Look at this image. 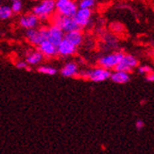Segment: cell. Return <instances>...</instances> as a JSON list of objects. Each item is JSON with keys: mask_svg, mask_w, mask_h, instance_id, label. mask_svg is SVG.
<instances>
[{"mask_svg": "<svg viewBox=\"0 0 154 154\" xmlns=\"http://www.w3.org/2000/svg\"><path fill=\"white\" fill-rule=\"evenodd\" d=\"M61 74L64 78H75L79 75V66L74 62H69L61 69Z\"/></svg>", "mask_w": 154, "mask_h": 154, "instance_id": "cell-14", "label": "cell"}, {"mask_svg": "<svg viewBox=\"0 0 154 154\" xmlns=\"http://www.w3.org/2000/svg\"><path fill=\"white\" fill-rule=\"evenodd\" d=\"M112 82L117 84H125L127 82H130L131 76L130 73L127 72H122V71H115L111 73V77H110Z\"/></svg>", "mask_w": 154, "mask_h": 154, "instance_id": "cell-15", "label": "cell"}, {"mask_svg": "<svg viewBox=\"0 0 154 154\" xmlns=\"http://www.w3.org/2000/svg\"><path fill=\"white\" fill-rule=\"evenodd\" d=\"M28 66L29 65L26 63V61H21L16 63V67L18 69H28Z\"/></svg>", "mask_w": 154, "mask_h": 154, "instance_id": "cell-22", "label": "cell"}, {"mask_svg": "<svg viewBox=\"0 0 154 154\" xmlns=\"http://www.w3.org/2000/svg\"><path fill=\"white\" fill-rule=\"evenodd\" d=\"M64 39V32L56 25H52L48 28V41L53 44L55 46L61 43Z\"/></svg>", "mask_w": 154, "mask_h": 154, "instance_id": "cell-9", "label": "cell"}, {"mask_svg": "<svg viewBox=\"0 0 154 154\" xmlns=\"http://www.w3.org/2000/svg\"><path fill=\"white\" fill-rule=\"evenodd\" d=\"M25 36L29 43H30L32 45L38 46L40 44L48 39V28L26 29L25 32Z\"/></svg>", "mask_w": 154, "mask_h": 154, "instance_id": "cell-6", "label": "cell"}, {"mask_svg": "<svg viewBox=\"0 0 154 154\" xmlns=\"http://www.w3.org/2000/svg\"><path fill=\"white\" fill-rule=\"evenodd\" d=\"M55 11V0H42L41 2L34 6L32 10V12L43 21L52 17V14Z\"/></svg>", "mask_w": 154, "mask_h": 154, "instance_id": "cell-1", "label": "cell"}, {"mask_svg": "<svg viewBox=\"0 0 154 154\" xmlns=\"http://www.w3.org/2000/svg\"><path fill=\"white\" fill-rule=\"evenodd\" d=\"M39 24H40V19L33 12L25 14L19 19V25L25 29H37Z\"/></svg>", "mask_w": 154, "mask_h": 154, "instance_id": "cell-11", "label": "cell"}, {"mask_svg": "<svg viewBox=\"0 0 154 154\" xmlns=\"http://www.w3.org/2000/svg\"><path fill=\"white\" fill-rule=\"evenodd\" d=\"M96 5V0H79L78 4L79 9H89L92 10Z\"/></svg>", "mask_w": 154, "mask_h": 154, "instance_id": "cell-19", "label": "cell"}, {"mask_svg": "<svg viewBox=\"0 0 154 154\" xmlns=\"http://www.w3.org/2000/svg\"><path fill=\"white\" fill-rule=\"evenodd\" d=\"M11 1H12V2H13V1H16V0H11Z\"/></svg>", "mask_w": 154, "mask_h": 154, "instance_id": "cell-25", "label": "cell"}, {"mask_svg": "<svg viewBox=\"0 0 154 154\" xmlns=\"http://www.w3.org/2000/svg\"><path fill=\"white\" fill-rule=\"evenodd\" d=\"M12 11L11 7L7 6V5H3L0 6V20H7L12 16Z\"/></svg>", "mask_w": 154, "mask_h": 154, "instance_id": "cell-18", "label": "cell"}, {"mask_svg": "<svg viewBox=\"0 0 154 154\" xmlns=\"http://www.w3.org/2000/svg\"><path fill=\"white\" fill-rule=\"evenodd\" d=\"M138 60L130 54H125L120 63L116 66L115 71H122L130 73L138 66Z\"/></svg>", "mask_w": 154, "mask_h": 154, "instance_id": "cell-7", "label": "cell"}, {"mask_svg": "<svg viewBox=\"0 0 154 154\" xmlns=\"http://www.w3.org/2000/svg\"><path fill=\"white\" fill-rule=\"evenodd\" d=\"M38 50L43 54L45 58H53L57 56V46L45 40L38 45Z\"/></svg>", "mask_w": 154, "mask_h": 154, "instance_id": "cell-12", "label": "cell"}, {"mask_svg": "<svg viewBox=\"0 0 154 154\" xmlns=\"http://www.w3.org/2000/svg\"><path fill=\"white\" fill-rule=\"evenodd\" d=\"M146 80H149V82H154V72L153 71L146 75Z\"/></svg>", "mask_w": 154, "mask_h": 154, "instance_id": "cell-24", "label": "cell"}, {"mask_svg": "<svg viewBox=\"0 0 154 154\" xmlns=\"http://www.w3.org/2000/svg\"><path fill=\"white\" fill-rule=\"evenodd\" d=\"M135 127H136V129H137L138 131H141V130L144 129V127H145V122L143 121V120L139 119V120H137L136 123H135Z\"/></svg>", "mask_w": 154, "mask_h": 154, "instance_id": "cell-23", "label": "cell"}, {"mask_svg": "<svg viewBox=\"0 0 154 154\" xmlns=\"http://www.w3.org/2000/svg\"><path fill=\"white\" fill-rule=\"evenodd\" d=\"M92 15L93 11L89 9H78L76 14L74 15V19L79 29H84L87 28L92 21Z\"/></svg>", "mask_w": 154, "mask_h": 154, "instance_id": "cell-8", "label": "cell"}, {"mask_svg": "<svg viewBox=\"0 0 154 154\" xmlns=\"http://www.w3.org/2000/svg\"><path fill=\"white\" fill-rule=\"evenodd\" d=\"M124 53L123 52H115V53H112V54L109 55H106L103 56L100 59H98L97 61V64L99 67H102L104 69L107 70H112V69H115L116 66L120 63V61L123 59L124 57Z\"/></svg>", "mask_w": 154, "mask_h": 154, "instance_id": "cell-5", "label": "cell"}, {"mask_svg": "<svg viewBox=\"0 0 154 154\" xmlns=\"http://www.w3.org/2000/svg\"><path fill=\"white\" fill-rule=\"evenodd\" d=\"M64 39L67 40L73 45H75L76 48H79L83 43V33L82 29L70 31L67 33H64Z\"/></svg>", "mask_w": 154, "mask_h": 154, "instance_id": "cell-13", "label": "cell"}, {"mask_svg": "<svg viewBox=\"0 0 154 154\" xmlns=\"http://www.w3.org/2000/svg\"><path fill=\"white\" fill-rule=\"evenodd\" d=\"M77 48H78L69 43L67 40L63 39L57 46V55L63 58H67L74 55L77 52Z\"/></svg>", "mask_w": 154, "mask_h": 154, "instance_id": "cell-10", "label": "cell"}, {"mask_svg": "<svg viewBox=\"0 0 154 154\" xmlns=\"http://www.w3.org/2000/svg\"><path fill=\"white\" fill-rule=\"evenodd\" d=\"M11 9L12 13H20L21 11L23 10V3L21 0H16V1H13L11 6Z\"/></svg>", "mask_w": 154, "mask_h": 154, "instance_id": "cell-20", "label": "cell"}, {"mask_svg": "<svg viewBox=\"0 0 154 154\" xmlns=\"http://www.w3.org/2000/svg\"><path fill=\"white\" fill-rule=\"evenodd\" d=\"M138 72L140 73V74H145V75H148L149 74V73L152 72V69L149 67V66L148 65H145V66H140V67L138 68Z\"/></svg>", "mask_w": 154, "mask_h": 154, "instance_id": "cell-21", "label": "cell"}, {"mask_svg": "<svg viewBox=\"0 0 154 154\" xmlns=\"http://www.w3.org/2000/svg\"><path fill=\"white\" fill-rule=\"evenodd\" d=\"M52 21L54 23L53 25L58 26L64 33L80 29L78 24L76 23L74 17H66V16L60 15L57 13L56 15L52 16Z\"/></svg>", "mask_w": 154, "mask_h": 154, "instance_id": "cell-4", "label": "cell"}, {"mask_svg": "<svg viewBox=\"0 0 154 154\" xmlns=\"http://www.w3.org/2000/svg\"><path fill=\"white\" fill-rule=\"evenodd\" d=\"M36 1H37V0H36Z\"/></svg>", "mask_w": 154, "mask_h": 154, "instance_id": "cell-26", "label": "cell"}, {"mask_svg": "<svg viewBox=\"0 0 154 154\" xmlns=\"http://www.w3.org/2000/svg\"><path fill=\"white\" fill-rule=\"evenodd\" d=\"M55 8L58 14L66 17H74L79 9L75 0H55Z\"/></svg>", "mask_w": 154, "mask_h": 154, "instance_id": "cell-3", "label": "cell"}, {"mask_svg": "<svg viewBox=\"0 0 154 154\" xmlns=\"http://www.w3.org/2000/svg\"><path fill=\"white\" fill-rule=\"evenodd\" d=\"M111 73L112 72L110 70L104 69L98 66L96 68L86 70L82 73H79V75H80V77L85 79L91 80L93 82H102L110 79Z\"/></svg>", "mask_w": 154, "mask_h": 154, "instance_id": "cell-2", "label": "cell"}, {"mask_svg": "<svg viewBox=\"0 0 154 154\" xmlns=\"http://www.w3.org/2000/svg\"><path fill=\"white\" fill-rule=\"evenodd\" d=\"M44 58L45 57L39 50H32L26 54V63H28V65H37L43 62Z\"/></svg>", "mask_w": 154, "mask_h": 154, "instance_id": "cell-16", "label": "cell"}, {"mask_svg": "<svg viewBox=\"0 0 154 154\" xmlns=\"http://www.w3.org/2000/svg\"><path fill=\"white\" fill-rule=\"evenodd\" d=\"M37 71L41 74H45V75H48V76H54L58 73V70L53 67V66H49V65H41L37 68Z\"/></svg>", "mask_w": 154, "mask_h": 154, "instance_id": "cell-17", "label": "cell"}]
</instances>
